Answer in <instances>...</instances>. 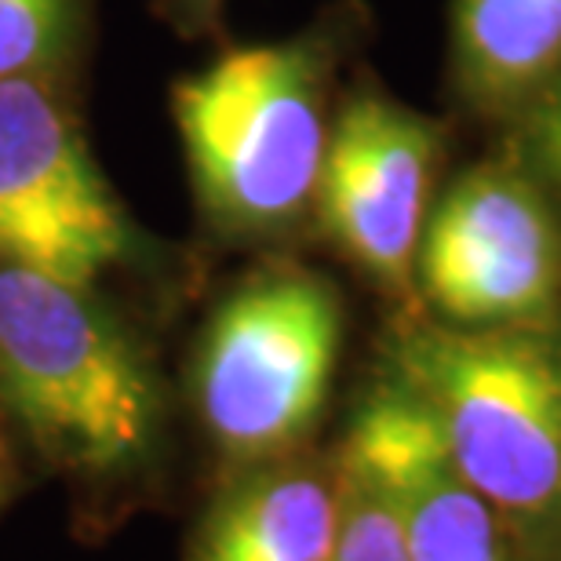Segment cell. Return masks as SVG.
Wrapping results in <instances>:
<instances>
[{
	"label": "cell",
	"instance_id": "6da1fadb",
	"mask_svg": "<svg viewBox=\"0 0 561 561\" xmlns=\"http://www.w3.org/2000/svg\"><path fill=\"white\" fill-rule=\"evenodd\" d=\"M329 51L310 41L233 48L175 84L201 205L230 233H274L318 197L329 146Z\"/></svg>",
	"mask_w": 561,
	"mask_h": 561
},
{
	"label": "cell",
	"instance_id": "7a4b0ae2",
	"mask_svg": "<svg viewBox=\"0 0 561 561\" xmlns=\"http://www.w3.org/2000/svg\"><path fill=\"white\" fill-rule=\"evenodd\" d=\"M401 383L434 412L459 470L514 533L561 522V340L533 329H420Z\"/></svg>",
	"mask_w": 561,
	"mask_h": 561
},
{
	"label": "cell",
	"instance_id": "3957f363",
	"mask_svg": "<svg viewBox=\"0 0 561 561\" xmlns=\"http://www.w3.org/2000/svg\"><path fill=\"white\" fill-rule=\"evenodd\" d=\"M0 390L62 467L114 474L150 448L153 383L88 288L0 263Z\"/></svg>",
	"mask_w": 561,
	"mask_h": 561
},
{
	"label": "cell",
	"instance_id": "277c9868",
	"mask_svg": "<svg viewBox=\"0 0 561 561\" xmlns=\"http://www.w3.org/2000/svg\"><path fill=\"white\" fill-rule=\"evenodd\" d=\"M343 310L307 271L252 277L211 318L197 357V409L222 453L277 459L329 401Z\"/></svg>",
	"mask_w": 561,
	"mask_h": 561
},
{
	"label": "cell",
	"instance_id": "5b68a950",
	"mask_svg": "<svg viewBox=\"0 0 561 561\" xmlns=\"http://www.w3.org/2000/svg\"><path fill=\"white\" fill-rule=\"evenodd\" d=\"M416 277L453 329H533L561 299V219L518 157L467 168L431 208Z\"/></svg>",
	"mask_w": 561,
	"mask_h": 561
},
{
	"label": "cell",
	"instance_id": "8992f818",
	"mask_svg": "<svg viewBox=\"0 0 561 561\" xmlns=\"http://www.w3.org/2000/svg\"><path fill=\"white\" fill-rule=\"evenodd\" d=\"M128 227L66 110L33 81H0V263L88 288Z\"/></svg>",
	"mask_w": 561,
	"mask_h": 561
},
{
	"label": "cell",
	"instance_id": "52a82bcc",
	"mask_svg": "<svg viewBox=\"0 0 561 561\" xmlns=\"http://www.w3.org/2000/svg\"><path fill=\"white\" fill-rule=\"evenodd\" d=\"M442 128L379 92H357L324 146L313 205L329 238L387 288L416 274Z\"/></svg>",
	"mask_w": 561,
	"mask_h": 561
},
{
	"label": "cell",
	"instance_id": "ba28073f",
	"mask_svg": "<svg viewBox=\"0 0 561 561\" xmlns=\"http://www.w3.org/2000/svg\"><path fill=\"white\" fill-rule=\"evenodd\" d=\"M343 463L383 492L412 561H514L511 525L459 470L434 412L398 376L357 409Z\"/></svg>",
	"mask_w": 561,
	"mask_h": 561
},
{
	"label": "cell",
	"instance_id": "9c48e42d",
	"mask_svg": "<svg viewBox=\"0 0 561 561\" xmlns=\"http://www.w3.org/2000/svg\"><path fill=\"white\" fill-rule=\"evenodd\" d=\"M340 533V463L307 459L241 478L201 525L194 561H332Z\"/></svg>",
	"mask_w": 561,
	"mask_h": 561
},
{
	"label": "cell",
	"instance_id": "30bf717a",
	"mask_svg": "<svg viewBox=\"0 0 561 561\" xmlns=\"http://www.w3.org/2000/svg\"><path fill=\"white\" fill-rule=\"evenodd\" d=\"M561 66V0H453V77L470 110L518 121Z\"/></svg>",
	"mask_w": 561,
	"mask_h": 561
},
{
	"label": "cell",
	"instance_id": "8fae6325",
	"mask_svg": "<svg viewBox=\"0 0 561 561\" xmlns=\"http://www.w3.org/2000/svg\"><path fill=\"white\" fill-rule=\"evenodd\" d=\"M332 561H412L405 536L373 481L340 459V533Z\"/></svg>",
	"mask_w": 561,
	"mask_h": 561
},
{
	"label": "cell",
	"instance_id": "7c38bea8",
	"mask_svg": "<svg viewBox=\"0 0 561 561\" xmlns=\"http://www.w3.org/2000/svg\"><path fill=\"white\" fill-rule=\"evenodd\" d=\"M73 0H0V81L33 77L70 30Z\"/></svg>",
	"mask_w": 561,
	"mask_h": 561
},
{
	"label": "cell",
	"instance_id": "4fadbf2b",
	"mask_svg": "<svg viewBox=\"0 0 561 561\" xmlns=\"http://www.w3.org/2000/svg\"><path fill=\"white\" fill-rule=\"evenodd\" d=\"M514 125H518L514 157L543 186L547 201H551L561 219V66Z\"/></svg>",
	"mask_w": 561,
	"mask_h": 561
},
{
	"label": "cell",
	"instance_id": "5bb4252c",
	"mask_svg": "<svg viewBox=\"0 0 561 561\" xmlns=\"http://www.w3.org/2000/svg\"><path fill=\"white\" fill-rule=\"evenodd\" d=\"M179 8H183L194 22H208L211 15H216L219 0H179Z\"/></svg>",
	"mask_w": 561,
	"mask_h": 561
},
{
	"label": "cell",
	"instance_id": "9a60e30c",
	"mask_svg": "<svg viewBox=\"0 0 561 561\" xmlns=\"http://www.w3.org/2000/svg\"><path fill=\"white\" fill-rule=\"evenodd\" d=\"M0 474H4V467H0Z\"/></svg>",
	"mask_w": 561,
	"mask_h": 561
}]
</instances>
